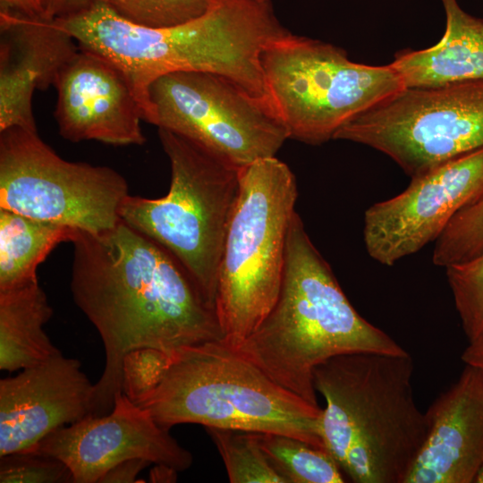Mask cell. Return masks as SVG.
Returning <instances> with one entry per match:
<instances>
[{"instance_id": "obj_1", "label": "cell", "mask_w": 483, "mask_h": 483, "mask_svg": "<svg viewBox=\"0 0 483 483\" xmlns=\"http://www.w3.org/2000/svg\"><path fill=\"white\" fill-rule=\"evenodd\" d=\"M73 301L97 330L105 367L90 414L105 415L123 393V360L140 348L168 355L224 339L216 312L176 259L127 224L99 233L76 230L71 242Z\"/></svg>"}, {"instance_id": "obj_2", "label": "cell", "mask_w": 483, "mask_h": 483, "mask_svg": "<svg viewBox=\"0 0 483 483\" xmlns=\"http://www.w3.org/2000/svg\"><path fill=\"white\" fill-rule=\"evenodd\" d=\"M79 47L117 66L128 80L143 113L153 124L148 89L157 78L175 72L224 75L267 102L261 53L289 33L270 0H213L201 16L165 28L129 22L103 4L55 19Z\"/></svg>"}, {"instance_id": "obj_3", "label": "cell", "mask_w": 483, "mask_h": 483, "mask_svg": "<svg viewBox=\"0 0 483 483\" xmlns=\"http://www.w3.org/2000/svg\"><path fill=\"white\" fill-rule=\"evenodd\" d=\"M235 350L283 388L320 407L317 366L352 352L409 353L352 305L295 211L275 304Z\"/></svg>"}, {"instance_id": "obj_4", "label": "cell", "mask_w": 483, "mask_h": 483, "mask_svg": "<svg viewBox=\"0 0 483 483\" xmlns=\"http://www.w3.org/2000/svg\"><path fill=\"white\" fill-rule=\"evenodd\" d=\"M413 372L409 353H345L315 368L314 386L326 402L320 437L352 482L405 483L428 427Z\"/></svg>"}, {"instance_id": "obj_5", "label": "cell", "mask_w": 483, "mask_h": 483, "mask_svg": "<svg viewBox=\"0 0 483 483\" xmlns=\"http://www.w3.org/2000/svg\"><path fill=\"white\" fill-rule=\"evenodd\" d=\"M137 405L162 428H207L290 436L317 447L321 407L283 388L223 340L179 349L159 385Z\"/></svg>"}, {"instance_id": "obj_6", "label": "cell", "mask_w": 483, "mask_h": 483, "mask_svg": "<svg viewBox=\"0 0 483 483\" xmlns=\"http://www.w3.org/2000/svg\"><path fill=\"white\" fill-rule=\"evenodd\" d=\"M170 161L167 194L128 195L120 219L168 251L216 310L220 261L240 192V168L199 145L158 128Z\"/></svg>"}, {"instance_id": "obj_7", "label": "cell", "mask_w": 483, "mask_h": 483, "mask_svg": "<svg viewBox=\"0 0 483 483\" xmlns=\"http://www.w3.org/2000/svg\"><path fill=\"white\" fill-rule=\"evenodd\" d=\"M297 198L296 178L276 157L240 168V192L220 261L216 301L223 341L233 349L277 301Z\"/></svg>"}, {"instance_id": "obj_8", "label": "cell", "mask_w": 483, "mask_h": 483, "mask_svg": "<svg viewBox=\"0 0 483 483\" xmlns=\"http://www.w3.org/2000/svg\"><path fill=\"white\" fill-rule=\"evenodd\" d=\"M260 60L267 98L289 139L312 145L405 88L390 64L355 63L336 46L291 32L269 42Z\"/></svg>"}, {"instance_id": "obj_9", "label": "cell", "mask_w": 483, "mask_h": 483, "mask_svg": "<svg viewBox=\"0 0 483 483\" xmlns=\"http://www.w3.org/2000/svg\"><path fill=\"white\" fill-rule=\"evenodd\" d=\"M333 140L370 147L411 178L483 148V80L403 88L344 123Z\"/></svg>"}, {"instance_id": "obj_10", "label": "cell", "mask_w": 483, "mask_h": 483, "mask_svg": "<svg viewBox=\"0 0 483 483\" xmlns=\"http://www.w3.org/2000/svg\"><path fill=\"white\" fill-rule=\"evenodd\" d=\"M129 195L114 169L62 158L37 131H0V208L99 233L121 221Z\"/></svg>"}, {"instance_id": "obj_11", "label": "cell", "mask_w": 483, "mask_h": 483, "mask_svg": "<svg viewBox=\"0 0 483 483\" xmlns=\"http://www.w3.org/2000/svg\"><path fill=\"white\" fill-rule=\"evenodd\" d=\"M153 124L187 138L242 168L275 157L288 132L271 105L231 79L209 72H175L148 89Z\"/></svg>"}, {"instance_id": "obj_12", "label": "cell", "mask_w": 483, "mask_h": 483, "mask_svg": "<svg viewBox=\"0 0 483 483\" xmlns=\"http://www.w3.org/2000/svg\"><path fill=\"white\" fill-rule=\"evenodd\" d=\"M483 198V148L411 178L398 195L364 214L363 240L375 261L393 266L435 242L458 212Z\"/></svg>"}, {"instance_id": "obj_13", "label": "cell", "mask_w": 483, "mask_h": 483, "mask_svg": "<svg viewBox=\"0 0 483 483\" xmlns=\"http://www.w3.org/2000/svg\"><path fill=\"white\" fill-rule=\"evenodd\" d=\"M33 453L64 463L75 483L99 482L110 469L130 459L146 460L177 472L192 464L191 452L123 393L115 396L109 413L89 414L56 429Z\"/></svg>"}, {"instance_id": "obj_14", "label": "cell", "mask_w": 483, "mask_h": 483, "mask_svg": "<svg viewBox=\"0 0 483 483\" xmlns=\"http://www.w3.org/2000/svg\"><path fill=\"white\" fill-rule=\"evenodd\" d=\"M95 386L62 353L0 380V457L33 453L56 429L90 414Z\"/></svg>"}, {"instance_id": "obj_15", "label": "cell", "mask_w": 483, "mask_h": 483, "mask_svg": "<svg viewBox=\"0 0 483 483\" xmlns=\"http://www.w3.org/2000/svg\"><path fill=\"white\" fill-rule=\"evenodd\" d=\"M55 118L72 142L142 145L143 113L123 72L105 57L79 47L59 72Z\"/></svg>"}, {"instance_id": "obj_16", "label": "cell", "mask_w": 483, "mask_h": 483, "mask_svg": "<svg viewBox=\"0 0 483 483\" xmlns=\"http://www.w3.org/2000/svg\"><path fill=\"white\" fill-rule=\"evenodd\" d=\"M0 131H37L33 93L54 87L79 46L55 19L14 11H0Z\"/></svg>"}, {"instance_id": "obj_17", "label": "cell", "mask_w": 483, "mask_h": 483, "mask_svg": "<svg viewBox=\"0 0 483 483\" xmlns=\"http://www.w3.org/2000/svg\"><path fill=\"white\" fill-rule=\"evenodd\" d=\"M425 413L427 437L405 483H475L483 468V369L465 364Z\"/></svg>"}, {"instance_id": "obj_18", "label": "cell", "mask_w": 483, "mask_h": 483, "mask_svg": "<svg viewBox=\"0 0 483 483\" xmlns=\"http://www.w3.org/2000/svg\"><path fill=\"white\" fill-rule=\"evenodd\" d=\"M442 2L446 27L440 41L425 49L402 52L390 64L405 88L483 80V20L465 13L456 0Z\"/></svg>"}, {"instance_id": "obj_19", "label": "cell", "mask_w": 483, "mask_h": 483, "mask_svg": "<svg viewBox=\"0 0 483 483\" xmlns=\"http://www.w3.org/2000/svg\"><path fill=\"white\" fill-rule=\"evenodd\" d=\"M53 316L38 281L0 291V369L14 372L62 353L44 326Z\"/></svg>"}, {"instance_id": "obj_20", "label": "cell", "mask_w": 483, "mask_h": 483, "mask_svg": "<svg viewBox=\"0 0 483 483\" xmlns=\"http://www.w3.org/2000/svg\"><path fill=\"white\" fill-rule=\"evenodd\" d=\"M76 229L0 208V291L38 281V267Z\"/></svg>"}, {"instance_id": "obj_21", "label": "cell", "mask_w": 483, "mask_h": 483, "mask_svg": "<svg viewBox=\"0 0 483 483\" xmlns=\"http://www.w3.org/2000/svg\"><path fill=\"white\" fill-rule=\"evenodd\" d=\"M275 469L287 483H343V470L326 449L275 433L255 432Z\"/></svg>"}, {"instance_id": "obj_22", "label": "cell", "mask_w": 483, "mask_h": 483, "mask_svg": "<svg viewBox=\"0 0 483 483\" xmlns=\"http://www.w3.org/2000/svg\"><path fill=\"white\" fill-rule=\"evenodd\" d=\"M231 483H287L261 448L255 432L207 428Z\"/></svg>"}, {"instance_id": "obj_23", "label": "cell", "mask_w": 483, "mask_h": 483, "mask_svg": "<svg viewBox=\"0 0 483 483\" xmlns=\"http://www.w3.org/2000/svg\"><path fill=\"white\" fill-rule=\"evenodd\" d=\"M483 252V198L456 214L435 241L432 260L446 267Z\"/></svg>"}, {"instance_id": "obj_24", "label": "cell", "mask_w": 483, "mask_h": 483, "mask_svg": "<svg viewBox=\"0 0 483 483\" xmlns=\"http://www.w3.org/2000/svg\"><path fill=\"white\" fill-rule=\"evenodd\" d=\"M122 19L143 27L179 25L204 14L213 0H93Z\"/></svg>"}, {"instance_id": "obj_25", "label": "cell", "mask_w": 483, "mask_h": 483, "mask_svg": "<svg viewBox=\"0 0 483 483\" xmlns=\"http://www.w3.org/2000/svg\"><path fill=\"white\" fill-rule=\"evenodd\" d=\"M448 284L462 329L469 340L483 338V252L445 267Z\"/></svg>"}, {"instance_id": "obj_26", "label": "cell", "mask_w": 483, "mask_h": 483, "mask_svg": "<svg viewBox=\"0 0 483 483\" xmlns=\"http://www.w3.org/2000/svg\"><path fill=\"white\" fill-rule=\"evenodd\" d=\"M170 356L154 348H140L128 352L123 360V393L134 403L141 401L163 379Z\"/></svg>"}, {"instance_id": "obj_27", "label": "cell", "mask_w": 483, "mask_h": 483, "mask_svg": "<svg viewBox=\"0 0 483 483\" xmlns=\"http://www.w3.org/2000/svg\"><path fill=\"white\" fill-rule=\"evenodd\" d=\"M1 483L72 482V476L62 462L26 453L0 457Z\"/></svg>"}, {"instance_id": "obj_28", "label": "cell", "mask_w": 483, "mask_h": 483, "mask_svg": "<svg viewBox=\"0 0 483 483\" xmlns=\"http://www.w3.org/2000/svg\"><path fill=\"white\" fill-rule=\"evenodd\" d=\"M151 462L142 459H130L110 469L99 482H137V475Z\"/></svg>"}, {"instance_id": "obj_29", "label": "cell", "mask_w": 483, "mask_h": 483, "mask_svg": "<svg viewBox=\"0 0 483 483\" xmlns=\"http://www.w3.org/2000/svg\"><path fill=\"white\" fill-rule=\"evenodd\" d=\"M45 17L59 19L76 14L88 8L93 0H40Z\"/></svg>"}, {"instance_id": "obj_30", "label": "cell", "mask_w": 483, "mask_h": 483, "mask_svg": "<svg viewBox=\"0 0 483 483\" xmlns=\"http://www.w3.org/2000/svg\"><path fill=\"white\" fill-rule=\"evenodd\" d=\"M1 10L14 11L30 16H44L40 0H0Z\"/></svg>"}, {"instance_id": "obj_31", "label": "cell", "mask_w": 483, "mask_h": 483, "mask_svg": "<svg viewBox=\"0 0 483 483\" xmlns=\"http://www.w3.org/2000/svg\"><path fill=\"white\" fill-rule=\"evenodd\" d=\"M462 360L466 365L483 369V338L469 342L462 354Z\"/></svg>"}, {"instance_id": "obj_32", "label": "cell", "mask_w": 483, "mask_h": 483, "mask_svg": "<svg viewBox=\"0 0 483 483\" xmlns=\"http://www.w3.org/2000/svg\"><path fill=\"white\" fill-rule=\"evenodd\" d=\"M177 471L165 465H156L150 472L153 482H172L176 479Z\"/></svg>"}, {"instance_id": "obj_33", "label": "cell", "mask_w": 483, "mask_h": 483, "mask_svg": "<svg viewBox=\"0 0 483 483\" xmlns=\"http://www.w3.org/2000/svg\"><path fill=\"white\" fill-rule=\"evenodd\" d=\"M475 483H483V468L481 469L480 472L479 473Z\"/></svg>"}]
</instances>
